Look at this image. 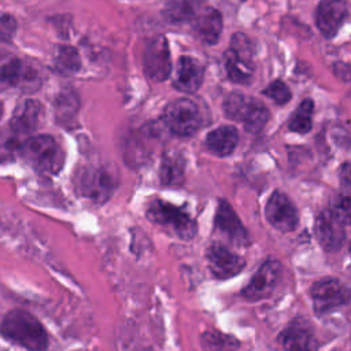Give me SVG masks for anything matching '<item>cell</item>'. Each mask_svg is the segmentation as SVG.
<instances>
[{
  "mask_svg": "<svg viewBox=\"0 0 351 351\" xmlns=\"http://www.w3.org/2000/svg\"><path fill=\"white\" fill-rule=\"evenodd\" d=\"M0 332L11 341L30 350L44 351L48 346V335L41 322L30 313L15 308L5 314Z\"/></svg>",
  "mask_w": 351,
  "mask_h": 351,
  "instance_id": "1",
  "label": "cell"
},
{
  "mask_svg": "<svg viewBox=\"0 0 351 351\" xmlns=\"http://www.w3.org/2000/svg\"><path fill=\"white\" fill-rule=\"evenodd\" d=\"M25 162L41 174H58L64 163V152L59 143L48 134L33 136L21 143L19 154Z\"/></svg>",
  "mask_w": 351,
  "mask_h": 351,
  "instance_id": "2",
  "label": "cell"
},
{
  "mask_svg": "<svg viewBox=\"0 0 351 351\" xmlns=\"http://www.w3.org/2000/svg\"><path fill=\"white\" fill-rule=\"evenodd\" d=\"M147 217L149 221L166 228V230L182 240H189L196 234V222L181 207L173 206L167 202L155 199L147 207Z\"/></svg>",
  "mask_w": 351,
  "mask_h": 351,
  "instance_id": "3",
  "label": "cell"
},
{
  "mask_svg": "<svg viewBox=\"0 0 351 351\" xmlns=\"http://www.w3.org/2000/svg\"><path fill=\"white\" fill-rule=\"evenodd\" d=\"M117 186V177L111 170L97 166L81 169L75 177L77 192L95 203H104Z\"/></svg>",
  "mask_w": 351,
  "mask_h": 351,
  "instance_id": "4",
  "label": "cell"
},
{
  "mask_svg": "<svg viewBox=\"0 0 351 351\" xmlns=\"http://www.w3.org/2000/svg\"><path fill=\"white\" fill-rule=\"evenodd\" d=\"M38 73L29 64L11 55L0 58V89H21L33 92L40 86Z\"/></svg>",
  "mask_w": 351,
  "mask_h": 351,
  "instance_id": "5",
  "label": "cell"
},
{
  "mask_svg": "<svg viewBox=\"0 0 351 351\" xmlns=\"http://www.w3.org/2000/svg\"><path fill=\"white\" fill-rule=\"evenodd\" d=\"M251 45L248 38L236 33L232 37V48L225 53V70L228 78L234 84H250L254 74L251 58Z\"/></svg>",
  "mask_w": 351,
  "mask_h": 351,
  "instance_id": "6",
  "label": "cell"
},
{
  "mask_svg": "<svg viewBox=\"0 0 351 351\" xmlns=\"http://www.w3.org/2000/svg\"><path fill=\"white\" fill-rule=\"evenodd\" d=\"M350 217L336 208L322 211L315 221V234L319 244L330 252L339 251L347 239Z\"/></svg>",
  "mask_w": 351,
  "mask_h": 351,
  "instance_id": "7",
  "label": "cell"
},
{
  "mask_svg": "<svg viewBox=\"0 0 351 351\" xmlns=\"http://www.w3.org/2000/svg\"><path fill=\"white\" fill-rule=\"evenodd\" d=\"M163 121L171 133L186 137L199 129L200 112L195 101L182 97L167 104L163 112Z\"/></svg>",
  "mask_w": 351,
  "mask_h": 351,
  "instance_id": "8",
  "label": "cell"
},
{
  "mask_svg": "<svg viewBox=\"0 0 351 351\" xmlns=\"http://www.w3.org/2000/svg\"><path fill=\"white\" fill-rule=\"evenodd\" d=\"M282 276V266L276 259L266 261L243 288L241 295L252 302L269 298Z\"/></svg>",
  "mask_w": 351,
  "mask_h": 351,
  "instance_id": "9",
  "label": "cell"
},
{
  "mask_svg": "<svg viewBox=\"0 0 351 351\" xmlns=\"http://www.w3.org/2000/svg\"><path fill=\"white\" fill-rule=\"evenodd\" d=\"M144 71L147 77L155 82L165 81L171 73L170 49L166 37H154L144 52Z\"/></svg>",
  "mask_w": 351,
  "mask_h": 351,
  "instance_id": "10",
  "label": "cell"
},
{
  "mask_svg": "<svg viewBox=\"0 0 351 351\" xmlns=\"http://www.w3.org/2000/svg\"><path fill=\"white\" fill-rule=\"evenodd\" d=\"M310 296L313 299L314 311L319 315L348 302L347 289L336 278H324L317 281L310 289Z\"/></svg>",
  "mask_w": 351,
  "mask_h": 351,
  "instance_id": "11",
  "label": "cell"
},
{
  "mask_svg": "<svg viewBox=\"0 0 351 351\" xmlns=\"http://www.w3.org/2000/svg\"><path fill=\"white\" fill-rule=\"evenodd\" d=\"M265 214L270 225L281 232H291L298 225L296 207L291 199L280 191H274L267 199Z\"/></svg>",
  "mask_w": 351,
  "mask_h": 351,
  "instance_id": "12",
  "label": "cell"
},
{
  "mask_svg": "<svg viewBox=\"0 0 351 351\" xmlns=\"http://www.w3.org/2000/svg\"><path fill=\"white\" fill-rule=\"evenodd\" d=\"M215 229L232 244L247 247L251 243L248 232L243 226L240 218L226 200H219L215 214Z\"/></svg>",
  "mask_w": 351,
  "mask_h": 351,
  "instance_id": "13",
  "label": "cell"
},
{
  "mask_svg": "<svg viewBox=\"0 0 351 351\" xmlns=\"http://www.w3.org/2000/svg\"><path fill=\"white\" fill-rule=\"evenodd\" d=\"M206 258L213 276L219 280L234 277L245 266V262L241 256L236 255L229 248L218 243H214L207 248Z\"/></svg>",
  "mask_w": 351,
  "mask_h": 351,
  "instance_id": "14",
  "label": "cell"
},
{
  "mask_svg": "<svg viewBox=\"0 0 351 351\" xmlns=\"http://www.w3.org/2000/svg\"><path fill=\"white\" fill-rule=\"evenodd\" d=\"M348 15V4L346 0H321L315 12V23L324 37L336 36Z\"/></svg>",
  "mask_w": 351,
  "mask_h": 351,
  "instance_id": "15",
  "label": "cell"
},
{
  "mask_svg": "<svg viewBox=\"0 0 351 351\" xmlns=\"http://www.w3.org/2000/svg\"><path fill=\"white\" fill-rule=\"evenodd\" d=\"M44 121V107L33 99L21 101L10 119V130L16 136L29 134L37 130Z\"/></svg>",
  "mask_w": 351,
  "mask_h": 351,
  "instance_id": "16",
  "label": "cell"
},
{
  "mask_svg": "<svg viewBox=\"0 0 351 351\" xmlns=\"http://www.w3.org/2000/svg\"><path fill=\"white\" fill-rule=\"evenodd\" d=\"M284 351H317L318 341L308 322H292L280 335Z\"/></svg>",
  "mask_w": 351,
  "mask_h": 351,
  "instance_id": "17",
  "label": "cell"
},
{
  "mask_svg": "<svg viewBox=\"0 0 351 351\" xmlns=\"http://www.w3.org/2000/svg\"><path fill=\"white\" fill-rule=\"evenodd\" d=\"M204 77L203 66L199 60L191 56H181L176 66V78H174V86L178 90L193 93L196 92Z\"/></svg>",
  "mask_w": 351,
  "mask_h": 351,
  "instance_id": "18",
  "label": "cell"
},
{
  "mask_svg": "<svg viewBox=\"0 0 351 351\" xmlns=\"http://www.w3.org/2000/svg\"><path fill=\"white\" fill-rule=\"evenodd\" d=\"M193 29L197 37L208 44H217L222 32V16L215 8H206L199 11L193 19Z\"/></svg>",
  "mask_w": 351,
  "mask_h": 351,
  "instance_id": "19",
  "label": "cell"
},
{
  "mask_svg": "<svg viewBox=\"0 0 351 351\" xmlns=\"http://www.w3.org/2000/svg\"><path fill=\"white\" fill-rule=\"evenodd\" d=\"M239 143V133L233 126H219L210 132L206 137V145L210 152L218 156L232 154Z\"/></svg>",
  "mask_w": 351,
  "mask_h": 351,
  "instance_id": "20",
  "label": "cell"
},
{
  "mask_svg": "<svg viewBox=\"0 0 351 351\" xmlns=\"http://www.w3.org/2000/svg\"><path fill=\"white\" fill-rule=\"evenodd\" d=\"M200 11L199 3L193 0H173L162 11L167 23H185L195 19Z\"/></svg>",
  "mask_w": 351,
  "mask_h": 351,
  "instance_id": "21",
  "label": "cell"
},
{
  "mask_svg": "<svg viewBox=\"0 0 351 351\" xmlns=\"http://www.w3.org/2000/svg\"><path fill=\"white\" fill-rule=\"evenodd\" d=\"M269 117H270L269 110L263 103L255 99H250L245 112L241 118V122L244 123V129L248 133L256 134L266 126Z\"/></svg>",
  "mask_w": 351,
  "mask_h": 351,
  "instance_id": "22",
  "label": "cell"
},
{
  "mask_svg": "<svg viewBox=\"0 0 351 351\" xmlns=\"http://www.w3.org/2000/svg\"><path fill=\"white\" fill-rule=\"evenodd\" d=\"M160 180L165 185H180L184 180V159L177 152L163 155L160 166Z\"/></svg>",
  "mask_w": 351,
  "mask_h": 351,
  "instance_id": "23",
  "label": "cell"
},
{
  "mask_svg": "<svg viewBox=\"0 0 351 351\" xmlns=\"http://www.w3.org/2000/svg\"><path fill=\"white\" fill-rule=\"evenodd\" d=\"M55 70L62 75H73L81 69V59L75 48L69 45H62L53 59Z\"/></svg>",
  "mask_w": 351,
  "mask_h": 351,
  "instance_id": "24",
  "label": "cell"
},
{
  "mask_svg": "<svg viewBox=\"0 0 351 351\" xmlns=\"http://www.w3.org/2000/svg\"><path fill=\"white\" fill-rule=\"evenodd\" d=\"M200 343L203 351H234L239 347V341L233 336L221 333L218 330L204 332Z\"/></svg>",
  "mask_w": 351,
  "mask_h": 351,
  "instance_id": "25",
  "label": "cell"
},
{
  "mask_svg": "<svg viewBox=\"0 0 351 351\" xmlns=\"http://www.w3.org/2000/svg\"><path fill=\"white\" fill-rule=\"evenodd\" d=\"M313 110H314V103L310 99H304L298 110L291 115L288 128L292 132L296 133H307L311 129V121H313Z\"/></svg>",
  "mask_w": 351,
  "mask_h": 351,
  "instance_id": "26",
  "label": "cell"
},
{
  "mask_svg": "<svg viewBox=\"0 0 351 351\" xmlns=\"http://www.w3.org/2000/svg\"><path fill=\"white\" fill-rule=\"evenodd\" d=\"M55 108H56V118L60 122H67L78 111V97L74 95V92L64 90L56 99Z\"/></svg>",
  "mask_w": 351,
  "mask_h": 351,
  "instance_id": "27",
  "label": "cell"
},
{
  "mask_svg": "<svg viewBox=\"0 0 351 351\" xmlns=\"http://www.w3.org/2000/svg\"><path fill=\"white\" fill-rule=\"evenodd\" d=\"M248 101H250V99H247L244 95H241L239 92L228 95V97L223 101V110H225L226 117L233 121L241 122V118L245 112Z\"/></svg>",
  "mask_w": 351,
  "mask_h": 351,
  "instance_id": "28",
  "label": "cell"
},
{
  "mask_svg": "<svg viewBox=\"0 0 351 351\" xmlns=\"http://www.w3.org/2000/svg\"><path fill=\"white\" fill-rule=\"evenodd\" d=\"M21 143L22 141L18 140V136L11 130H0V163L14 159L15 155L19 154Z\"/></svg>",
  "mask_w": 351,
  "mask_h": 351,
  "instance_id": "29",
  "label": "cell"
},
{
  "mask_svg": "<svg viewBox=\"0 0 351 351\" xmlns=\"http://www.w3.org/2000/svg\"><path fill=\"white\" fill-rule=\"evenodd\" d=\"M263 95L270 97L277 104H285L291 99V90L282 81L270 82L263 90Z\"/></svg>",
  "mask_w": 351,
  "mask_h": 351,
  "instance_id": "30",
  "label": "cell"
},
{
  "mask_svg": "<svg viewBox=\"0 0 351 351\" xmlns=\"http://www.w3.org/2000/svg\"><path fill=\"white\" fill-rule=\"evenodd\" d=\"M16 30V21L10 14L0 12V41L8 43L12 40Z\"/></svg>",
  "mask_w": 351,
  "mask_h": 351,
  "instance_id": "31",
  "label": "cell"
},
{
  "mask_svg": "<svg viewBox=\"0 0 351 351\" xmlns=\"http://www.w3.org/2000/svg\"><path fill=\"white\" fill-rule=\"evenodd\" d=\"M1 114H3V107H1V103H0V117H1Z\"/></svg>",
  "mask_w": 351,
  "mask_h": 351,
  "instance_id": "32",
  "label": "cell"
},
{
  "mask_svg": "<svg viewBox=\"0 0 351 351\" xmlns=\"http://www.w3.org/2000/svg\"><path fill=\"white\" fill-rule=\"evenodd\" d=\"M1 55H3V53H1V52H0V58H1Z\"/></svg>",
  "mask_w": 351,
  "mask_h": 351,
  "instance_id": "33",
  "label": "cell"
},
{
  "mask_svg": "<svg viewBox=\"0 0 351 351\" xmlns=\"http://www.w3.org/2000/svg\"><path fill=\"white\" fill-rule=\"evenodd\" d=\"M241 1H245V0H241Z\"/></svg>",
  "mask_w": 351,
  "mask_h": 351,
  "instance_id": "34",
  "label": "cell"
}]
</instances>
